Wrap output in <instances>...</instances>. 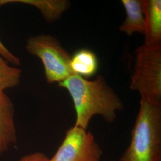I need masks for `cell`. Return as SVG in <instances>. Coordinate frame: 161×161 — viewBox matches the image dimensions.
I'll return each instance as SVG.
<instances>
[{"instance_id": "1", "label": "cell", "mask_w": 161, "mask_h": 161, "mask_svg": "<svg viewBox=\"0 0 161 161\" xmlns=\"http://www.w3.org/2000/svg\"><path fill=\"white\" fill-rule=\"evenodd\" d=\"M58 86L66 89L73 100L76 127L86 130L90 119L96 115L102 116L108 122H113L117 112L124 109L120 98L100 75L94 80H89L72 74L58 83Z\"/></svg>"}, {"instance_id": "2", "label": "cell", "mask_w": 161, "mask_h": 161, "mask_svg": "<svg viewBox=\"0 0 161 161\" xmlns=\"http://www.w3.org/2000/svg\"><path fill=\"white\" fill-rule=\"evenodd\" d=\"M120 161H161V106L141 100L131 143Z\"/></svg>"}, {"instance_id": "3", "label": "cell", "mask_w": 161, "mask_h": 161, "mask_svg": "<svg viewBox=\"0 0 161 161\" xmlns=\"http://www.w3.org/2000/svg\"><path fill=\"white\" fill-rule=\"evenodd\" d=\"M136 55L131 89L140 93L141 100L161 106V44H144Z\"/></svg>"}, {"instance_id": "4", "label": "cell", "mask_w": 161, "mask_h": 161, "mask_svg": "<svg viewBox=\"0 0 161 161\" xmlns=\"http://www.w3.org/2000/svg\"><path fill=\"white\" fill-rule=\"evenodd\" d=\"M26 48L42 61L48 83L58 84L74 74L70 68L72 56L51 35L42 34L29 38Z\"/></svg>"}, {"instance_id": "5", "label": "cell", "mask_w": 161, "mask_h": 161, "mask_svg": "<svg viewBox=\"0 0 161 161\" xmlns=\"http://www.w3.org/2000/svg\"><path fill=\"white\" fill-rule=\"evenodd\" d=\"M102 153L92 133L74 126L66 131L62 143L50 161H100Z\"/></svg>"}, {"instance_id": "6", "label": "cell", "mask_w": 161, "mask_h": 161, "mask_svg": "<svg viewBox=\"0 0 161 161\" xmlns=\"http://www.w3.org/2000/svg\"><path fill=\"white\" fill-rule=\"evenodd\" d=\"M144 17V43L161 44V1L142 0Z\"/></svg>"}, {"instance_id": "7", "label": "cell", "mask_w": 161, "mask_h": 161, "mask_svg": "<svg viewBox=\"0 0 161 161\" xmlns=\"http://www.w3.org/2000/svg\"><path fill=\"white\" fill-rule=\"evenodd\" d=\"M16 142L14 122V107L4 92L0 93V153Z\"/></svg>"}, {"instance_id": "8", "label": "cell", "mask_w": 161, "mask_h": 161, "mask_svg": "<svg viewBox=\"0 0 161 161\" xmlns=\"http://www.w3.org/2000/svg\"><path fill=\"white\" fill-rule=\"evenodd\" d=\"M127 17L121 25V32L131 36L136 32L144 33V17L142 0H122Z\"/></svg>"}, {"instance_id": "9", "label": "cell", "mask_w": 161, "mask_h": 161, "mask_svg": "<svg viewBox=\"0 0 161 161\" xmlns=\"http://www.w3.org/2000/svg\"><path fill=\"white\" fill-rule=\"evenodd\" d=\"M11 3H20L36 7L48 22L58 19L62 14L68 10L70 2L66 0H0V6Z\"/></svg>"}, {"instance_id": "10", "label": "cell", "mask_w": 161, "mask_h": 161, "mask_svg": "<svg viewBox=\"0 0 161 161\" xmlns=\"http://www.w3.org/2000/svg\"><path fill=\"white\" fill-rule=\"evenodd\" d=\"M98 60L96 55L88 49H81L71 56L70 68L74 74L88 78L97 71Z\"/></svg>"}, {"instance_id": "11", "label": "cell", "mask_w": 161, "mask_h": 161, "mask_svg": "<svg viewBox=\"0 0 161 161\" xmlns=\"http://www.w3.org/2000/svg\"><path fill=\"white\" fill-rule=\"evenodd\" d=\"M21 70L9 66L0 56V93L8 89L17 86L20 80Z\"/></svg>"}, {"instance_id": "12", "label": "cell", "mask_w": 161, "mask_h": 161, "mask_svg": "<svg viewBox=\"0 0 161 161\" xmlns=\"http://www.w3.org/2000/svg\"><path fill=\"white\" fill-rule=\"evenodd\" d=\"M0 56L3 58L7 62L10 64L19 66L20 65V60L19 58L16 57L15 55L12 54L10 52L5 46L2 43L1 41L0 40Z\"/></svg>"}, {"instance_id": "13", "label": "cell", "mask_w": 161, "mask_h": 161, "mask_svg": "<svg viewBox=\"0 0 161 161\" xmlns=\"http://www.w3.org/2000/svg\"><path fill=\"white\" fill-rule=\"evenodd\" d=\"M19 161H50V159L42 153L35 152L24 156Z\"/></svg>"}, {"instance_id": "14", "label": "cell", "mask_w": 161, "mask_h": 161, "mask_svg": "<svg viewBox=\"0 0 161 161\" xmlns=\"http://www.w3.org/2000/svg\"></svg>"}]
</instances>
